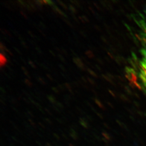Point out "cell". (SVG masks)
<instances>
[{"label":"cell","mask_w":146,"mask_h":146,"mask_svg":"<svg viewBox=\"0 0 146 146\" xmlns=\"http://www.w3.org/2000/svg\"><path fill=\"white\" fill-rule=\"evenodd\" d=\"M40 27H41L43 29H46V27H45V25H44V24H43L42 22H40Z\"/></svg>","instance_id":"39"},{"label":"cell","mask_w":146,"mask_h":146,"mask_svg":"<svg viewBox=\"0 0 146 146\" xmlns=\"http://www.w3.org/2000/svg\"><path fill=\"white\" fill-rule=\"evenodd\" d=\"M28 63H29V64L31 66V67L33 68H36V66H35V64L34 63V62L31 61V60H29L28 61Z\"/></svg>","instance_id":"22"},{"label":"cell","mask_w":146,"mask_h":146,"mask_svg":"<svg viewBox=\"0 0 146 146\" xmlns=\"http://www.w3.org/2000/svg\"><path fill=\"white\" fill-rule=\"evenodd\" d=\"M46 76H47V78H49L50 80H51V81L53 80V78H52V76H51L50 75H49V74H46Z\"/></svg>","instance_id":"37"},{"label":"cell","mask_w":146,"mask_h":146,"mask_svg":"<svg viewBox=\"0 0 146 146\" xmlns=\"http://www.w3.org/2000/svg\"><path fill=\"white\" fill-rule=\"evenodd\" d=\"M71 2L73 3V4L75 5L76 6H77L78 7H79V8L80 7V4L78 3V1H71Z\"/></svg>","instance_id":"24"},{"label":"cell","mask_w":146,"mask_h":146,"mask_svg":"<svg viewBox=\"0 0 146 146\" xmlns=\"http://www.w3.org/2000/svg\"><path fill=\"white\" fill-rule=\"evenodd\" d=\"M44 110H45V111L47 112V113H48L49 115H52V113H51V111L49 110V109H47V108H46L44 109Z\"/></svg>","instance_id":"32"},{"label":"cell","mask_w":146,"mask_h":146,"mask_svg":"<svg viewBox=\"0 0 146 146\" xmlns=\"http://www.w3.org/2000/svg\"><path fill=\"white\" fill-rule=\"evenodd\" d=\"M29 122H30V123H31V127H33L35 128L36 127V124L35 123V122H34L33 120L30 119H29Z\"/></svg>","instance_id":"20"},{"label":"cell","mask_w":146,"mask_h":146,"mask_svg":"<svg viewBox=\"0 0 146 146\" xmlns=\"http://www.w3.org/2000/svg\"><path fill=\"white\" fill-rule=\"evenodd\" d=\"M94 5H95V7H96V8L98 9H100V7L98 6V5H97V4H96V3H94Z\"/></svg>","instance_id":"53"},{"label":"cell","mask_w":146,"mask_h":146,"mask_svg":"<svg viewBox=\"0 0 146 146\" xmlns=\"http://www.w3.org/2000/svg\"><path fill=\"white\" fill-rule=\"evenodd\" d=\"M28 33L30 34V35L32 37H34V36L33 35V33H31V31H28Z\"/></svg>","instance_id":"51"},{"label":"cell","mask_w":146,"mask_h":146,"mask_svg":"<svg viewBox=\"0 0 146 146\" xmlns=\"http://www.w3.org/2000/svg\"><path fill=\"white\" fill-rule=\"evenodd\" d=\"M86 55L87 56V57L90 58H94V54L93 52H92V50H87L85 52Z\"/></svg>","instance_id":"10"},{"label":"cell","mask_w":146,"mask_h":146,"mask_svg":"<svg viewBox=\"0 0 146 146\" xmlns=\"http://www.w3.org/2000/svg\"><path fill=\"white\" fill-rule=\"evenodd\" d=\"M88 120L86 117H82L79 119V123L84 128L86 129H88L90 127V125L88 122Z\"/></svg>","instance_id":"4"},{"label":"cell","mask_w":146,"mask_h":146,"mask_svg":"<svg viewBox=\"0 0 146 146\" xmlns=\"http://www.w3.org/2000/svg\"><path fill=\"white\" fill-rule=\"evenodd\" d=\"M52 90L55 93H57L58 94V93H59V89H58L56 87H52Z\"/></svg>","instance_id":"27"},{"label":"cell","mask_w":146,"mask_h":146,"mask_svg":"<svg viewBox=\"0 0 146 146\" xmlns=\"http://www.w3.org/2000/svg\"><path fill=\"white\" fill-rule=\"evenodd\" d=\"M45 146H52V144H50V143H49V142H47L46 143V145H45Z\"/></svg>","instance_id":"50"},{"label":"cell","mask_w":146,"mask_h":146,"mask_svg":"<svg viewBox=\"0 0 146 146\" xmlns=\"http://www.w3.org/2000/svg\"><path fill=\"white\" fill-rule=\"evenodd\" d=\"M54 106H56L60 110H63L64 108V106H63V104H61L60 102H58V101H57V102L56 103V104H55Z\"/></svg>","instance_id":"14"},{"label":"cell","mask_w":146,"mask_h":146,"mask_svg":"<svg viewBox=\"0 0 146 146\" xmlns=\"http://www.w3.org/2000/svg\"><path fill=\"white\" fill-rule=\"evenodd\" d=\"M69 8L70 11L73 13V14H76L77 13V11L76 9L75 8V7H74V6L72 5H69Z\"/></svg>","instance_id":"13"},{"label":"cell","mask_w":146,"mask_h":146,"mask_svg":"<svg viewBox=\"0 0 146 146\" xmlns=\"http://www.w3.org/2000/svg\"><path fill=\"white\" fill-rule=\"evenodd\" d=\"M36 142L37 143V144H38L40 146H42V143L40 142V141H36Z\"/></svg>","instance_id":"48"},{"label":"cell","mask_w":146,"mask_h":146,"mask_svg":"<svg viewBox=\"0 0 146 146\" xmlns=\"http://www.w3.org/2000/svg\"><path fill=\"white\" fill-rule=\"evenodd\" d=\"M95 67H96V68L97 69H98L99 70H101V68H100L99 65L96 64V65H95Z\"/></svg>","instance_id":"47"},{"label":"cell","mask_w":146,"mask_h":146,"mask_svg":"<svg viewBox=\"0 0 146 146\" xmlns=\"http://www.w3.org/2000/svg\"><path fill=\"white\" fill-rule=\"evenodd\" d=\"M139 26L141 37L146 42V10L143 12L139 22Z\"/></svg>","instance_id":"2"},{"label":"cell","mask_w":146,"mask_h":146,"mask_svg":"<svg viewBox=\"0 0 146 146\" xmlns=\"http://www.w3.org/2000/svg\"><path fill=\"white\" fill-rule=\"evenodd\" d=\"M7 59L5 57V55L1 53L0 54V66L1 67H3L5 66L6 63H7Z\"/></svg>","instance_id":"5"},{"label":"cell","mask_w":146,"mask_h":146,"mask_svg":"<svg viewBox=\"0 0 146 146\" xmlns=\"http://www.w3.org/2000/svg\"><path fill=\"white\" fill-rule=\"evenodd\" d=\"M21 14L25 18H27V16L26 14H25L23 11H21Z\"/></svg>","instance_id":"44"},{"label":"cell","mask_w":146,"mask_h":146,"mask_svg":"<svg viewBox=\"0 0 146 146\" xmlns=\"http://www.w3.org/2000/svg\"><path fill=\"white\" fill-rule=\"evenodd\" d=\"M53 136H54V137L56 139H57L58 141L60 140V136L58 135L57 134L54 133V134H53Z\"/></svg>","instance_id":"26"},{"label":"cell","mask_w":146,"mask_h":146,"mask_svg":"<svg viewBox=\"0 0 146 146\" xmlns=\"http://www.w3.org/2000/svg\"><path fill=\"white\" fill-rule=\"evenodd\" d=\"M37 135L38 136H40L41 137H43V136L42 135H41L40 133H37Z\"/></svg>","instance_id":"54"},{"label":"cell","mask_w":146,"mask_h":146,"mask_svg":"<svg viewBox=\"0 0 146 146\" xmlns=\"http://www.w3.org/2000/svg\"><path fill=\"white\" fill-rule=\"evenodd\" d=\"M38 129H39L40 131H41V132H42L43 133H44V131H43V128H41L40 127H38Z\"/></svg>","instance_id":"52"},{"label":"cell","mask_w":146,"mask_h":146,"mask_svg":"<svg viewBox=\"0 0 146 146\" xmlns=\"http://www.w3.org/2000/svg\"><path fill=\"white\" fill-rule=\"evenodd\" d=\"M21 69H22V71L23 72V73L26 75L27 76L30 78V76H29V73H28V70H27L24 67H22Z\"/></svg>","instance_id":"17"},{"label":"cell","mask_w":146,"mask_h":146,"mask_svg":"<svg viewBox=\"0 0 146 146\" xmlns=\"http://www.w3.org/2000/svg\"><path fill=\"white\" fill-rule=\"evenodd\" d=\"M58 57L60 59V60H61L62 62H63V63H66V60H65L64 58L63 57L62 55L58 54Z\"/></svg>","instance_id":"23"},{"label":"cell","mask_w":146,"mask_h":146,"mask_svg":"<svg viewBox=\"0 0 146 146\" xmlns=\"http://www.w3.org/2000/svg\"><path fill=\"white\" fill-rule=\"evenodd\" d=\"M57 2H58V3L60 5H61L64 9H66V10L67 9V5H66L63 2L61 1H58H58H57Z\"/></svg>","instance_id":"16"},{"label":"cell","mask_w":146,"mask_h":146,"mask_svg":"<svg viewBox=\"0 0 146 146\" xmlns=\"http://www.w3.org/2000/svg\"><path fill=\"white\" fill-rule=\"evenodd\" d=\"M79 19L82 21V22L85 23V22H88L89 20L88 19V18L85 16H80L79 17Z\"/></svg>","instance_id":"12"},{"label":"cell","mask_w":146,"mask_h":146,"mask_svg":"<svg viewBox=\"0 0 146 146\" xmlns=\"http://www.w3.org/2000/svg\"><path fill=\"white\" fill-rule=\"evenodd\" d=\"M43 120H44V121H45L46 123H47L48 125H52V122L50 120H49V119H48V118H44Z\"/></svg>","instance_id":"21"},{"label":"cell","mask_w":146,"mask_h":146,"mask_svg":"<svg viewBox=\"0 0 146 146\" xmlns=\"http://www.w3.org/2000/svg\"><path fill=\"white\" fill-rule=\"evenodd\" d=\"M94 27H95V28L97 31H100V28L99 26H97V25H94Z\"/></svg>","instance_id":"43"},{"label":"cell","mask_w":146,"mask_h":146,"mask_svg":"<svg viewBox=\"0 0 146 146\" xmlns=\"http://www.w3.org/2000/svg\"><path fill=\"white\" fill-rule=\"evenodd\" d=\"M96 61H97V62H99V63L100 64H104V62H102V61L100 58H96Z\"/></svg>","instance_id":"31"},{"label":"cell","mask_w":146,"mask_h":146,"mask_svg":"<svg viewBox=\"0 0 146 146\" xmlns=\"http://www.w3.org/2000/svg\"><path fill=\"white\" fill-rule=\"evenodd\" d=\"M36 50L37 52H38V53L42 54V50H41V49H40V48H38V47H36Z\"/></svg>","instance_id":"38"},{"label":"cell","mask_w":146,"mask_h":146,"mask_svg":"<svg viewBox=\"0 0 146 146\" xmlns=\"http://www.w3.org/2000/svg\"><path fill=\"white\" fill-rule=\"evenodd\" d=\"M23 99H24V100H25V101H26V102L27 104H29V101L27 100V99H25V98H24Z\"/></svg>","instance_id":"55"},{"label":"cell","mask_w":146,"mask_h":146,"mask_svg":"<svg viewBox=\"0 0 146 146\" xmlns=\"http://www.w3.org/2000/svg\"><path fill=\"white\" fill-rule=\"evenodd\" d=\"M11 138H12V139H13V140H14L15 142H19L18 139H17V138H16L15 137H14V136H12V137H11Z\"/></svg>","instance_id":"46"},{"label":"cell","mask_w":146,"mask_h":146,"mask_svg":"<svg viewBox=\"0 0 146 146\" xmlns=\"http://www.w3.org/2000/svg\"><path fill=\"white\" fill-rule=\"evenodd\" d=\"M47 98H48V100L50 102V103L53 105H55L56 104V103L57 102L55 97H54L52 95H48Z\"/></svg>","instance_id":"7"},{"label":"cell","mask_w":146,"mask_h":146,"mask_svg":"<svg viewBox=\"0 0 146 146\" xmlns=\"http://www.w3.org/2000/svg\"><path fill=\"white\" fill-rule=\"evenodd\" d=\"M96 114H97V115H98V116L99 117H100L101 119H103V116L102 115V114H101V113H98H98H96Z\"/></svg>","instance_id":"42"},{"label":"cell","mask_w":146,"mask_h":146,"mask_svg":"<svg viewBox=\"0 0 146 146\" xmlns=\"http://www.w3.org/2000/svg\"><path fill=\"white\" fill-rule=\"evenodd\" d=\"M37 80H38V81L40 83V84H46V81H44V80L43 79V78H42L41 77H37Z\"/></svg>","instance_id":"15"},{"label":"cell","mask_w":146,"mask_h":146,"mask_svg":"<svg viewBox=\"0 0 146 146\" xmlns=\"http://www.w3.org/2000/svg\"><path fill=\"white\" fill-rule=\"evenodd\" d=\"M15 50L17 52H18L19 54H21V52H20V51L18 49H17L16 48H15Z\"/></svg>","instance_id":"49"},{"label":"cell","mask_w":146,"mask_h":146,"mask_svg":"<svg viewBox=\"0 0 146 146\" xmlns=\"http://www.w3.org/2000/svg\"><path fill=\"white\" fill-rule=\"evenodd\" d=\"M87 71L92 76H93L94 78H98V75H96V74L94 72L93 70H92L91 69L87 68Z\"/></svg>","instance_id":"11"},{"label":"cell","mask_w":146,"mask_h":146,"mask_svg":"<svg viewBox=\"0 0 146 146\" xmlns=\"http://www.w3.org/2000/svg\"><path fill=\"white\" fill-rule=\"evenodd\" d=\"M25 83L26 84V85H27L29 87H32V86H33L32 83L28 79H27V78H25Z\"/></svg>","instance_id":"18"},{"label":"cell","mask_w":146,"mask_h":146,"mask_svg":"<svg viewBox=\"0 0 146 146\" xmlns=\"http://www.w3.org/2000/svg\"><path fill=\"white\" fill-rule=\"evenodd\" d=\"M49 52H50V53L52 54L53 56H55V54H54L52 52V51H51V50H49Z\"/></svg>","instance_id":"56"},{"label":"cell","mask_w":146,"mask_h":146,"mask_svg":"<svg viewBox=\"0 0 146 146\" xmlns=\"http://www.w3.org/2000/svg\"><path fill=\"white\" fill-rule=\"evenodd\" d=\"M94 100L95 102L96 103V104H97L100 108L103 109V110L104 109V106H103V104H102V103L100 102L99 100L97 99V98H95V99H94Z\"/></svg>","instance_id":"8"},{"label":"cell","mask_w":146,"mask_h":146,"mask_svg":"<svg viewBox=\"0 0 146 146\" xmlns=\"http://www.w3.org/2000/svg\"><path fill=\"white\" fill-rule=\"evenodd\" d=\"M56 120H57L58 122H59L60 123H61V124H63V123H64V121H63V120H62V119H58V118H56Z\"/></svg>","instance_id":"33"},{"label":"cell","mask_w":146,"mask_h":146,"mask_svg":"<svg viewBox=\"0 0 146 146\" xmlns=\"http://www.w3.org/2000/svg\"><path fill=\"white\" fill-rule=\"evenodd\" d=\"M38 125H40V127H41L43 129H44V128H45V126L43 125V124H42L41 122H38Z\"/></svg>","instance_id":"45"},{"label":"cell","mask_w":146,"mask_h":146,"mask_svg":"<svg viewBox=\"0 0 146 146\" xmlns=\"http://www.w3.org/2000/svg\"><path fill=\"white\" fill-rule=\"evenodd\" d=\"M10 146H15V145H14V143H11V145H10Z\"/></svg>","instance_id":"58"},{"label":"cell","mask_w":146,"mask_h":146,"mask_svg":"<svg viewBox=\"0 0 146 146\" xmlns=\"http://www.w3.org/2000/svg\"><path fill=\"white\" fill-rule=\"evenodd\" d=\"M58 88L60 89V90H61V91H63V90H64V89H65V87H64V86H62V85H58Z\"/></svg>","instance_id":"25"},{"label":"cell","mask_w":146,"mask_h":146,"mask_svg":"<svg viewBox=\"0 0 146 146\" xmlns=\"http://www.w3.org/2000/svg\"><path fill=\"white\" fill-rule=\"evenodd\" d=\"M87 80H88V81L90 84L92 85H95V82L94 81V80H93L92 78H90L89 77H87Z\"/></svg>","instance_id":"19"},{"label":"cell","mask_w":146,"mask_h":146,"mask_svg":"<svg viewBox=\"0 0 146 146\" xmlns=\"http://www.w3.org/2000/svg\"><path fill=\"white\" fill-rule=\"evenodd\" d=\"M80 33H81V35H82L84 37H87V35L86 34V33L84 31H80Z\"/></svg>","instance_id":"40"},{"label":"cell","mask_w":146,"mask_h":146,"mask_svg":"<svg viewBox=\"0 0 146 146\" xmlns=\"http://www.w3.org/2000/svg\"><path fill=\"white\" fill-rule=\"evenodd\" d=\"M52 8L53 9V10L54 11H55L56 13H58V14H60V15L64 17H66V18H67V17H68L67 15L65 13H64L62 11H61L60 9H59L56 5H54V7H52Z\"/></svg>","instance_id":"6"},{"label":"cell","mask_w":146,"mask_h":146,"mask_svg":"<svg viewBox=\"0 0 146 146\" xmlns=\"http://www.w3.org/2000/svg\"><path fill=\"white\" fill-rule=\"evenodd\" d=\"M87 119L89 120V121H91V122H93V118L91 116H90V115H87Z\"/></svg>","instance_id":"28"},{"label":"cell","mask_w":146,"mask_h":146,"mask_svg":"<svg viewBox=\"0 0 146 146\" xmlns=\"http://www.w3.org/2000/svg\"><path fill=\"white\" fill-rule=\"evenodd\" d=\"M69 146H75L74 145H73L72 143H69Z\"/></svg>","instance_id":"57"},{"label":"cell","mask_w":146,"mask_h":146,"mask_svg":"<svg viewBox=\"0 0 146 146\" xmlns=\"http://www.w3.org/2000/svg\"><path fill=\"white\" fill-rule=\"evenodd\" d=\"M73 61L78 66V68L82 70H85L86 69V66H84V63L82 62V60L78 58H73Z\"/></svg>","instance_id":"3"},{"label":"cell","mask_w":146,"mask_h":146,"mask_svg":"<svg viewBox=\"0 0 146 146\" xmlns=\"http://www.w3.org/2000/svg\"><path fill=\"white\" fill-rule=\"evenodd\" d=\"M21 44H22V46L23 47H24V48H28V46H27L26 43L24 42L23 41H22L21 42Z\"/></svg>","instance_id":"30"},{"label":"cell","mask_w":146,"mask_h":146,"mask_svg":"<svg viewBox=\"0 0 146 146\" xmlns=\"http://www.w3.org/2000/svg\"><path fill=\"white\" fill-rule=\"evenodd\" d=\"M62 135L64 139H65L67 140H68V137L66 136V134H64V133H63V134H62Z\"/></svg>","instance_id":"41"},{"label":"cell","mask_w":146,"mask_h":146,"mask_svg":"<svg viewBox=\"0 0 146 146\" xmlns=\"http://www.w3.org/2000/svg\"><path fill=\"white\" fill-rule=\"evenodd\" d=\"M59 67H60V68H61V69L62 70H63V72H64L66 70V69H65V68H64V67L63 66V65H62V64H59Z\"/></svg>","instance_id":"35"},{"label":"cell","mask_w":146,"mask_h":146,"mask_svg":"<svg viewBox=\"0 0 146 146\" xmlns=\"http://www.w3.org/2000/svg\"><path fill=\"white\" fill-rule=\"evenodd\" d=\"M132 75L139 88L146 94V46L142 49L136 59Z\"/></svg>","instance_id":"1"},{"label":"cell","mask_w":146,"mask_h":146,"mask_svg":"<svg viewBox=\"0 0 146 146\" xmlns=\"http://www.w3.org/2000/svg\"><path fill=\"white\" fill-rule=\"evenodd\" d=\"M64 87H66V88L68 90H69V92L71 93L72 94H74V92H73V90H72V86H71V85L70 84H68V83H65V84H64Z\"/></svg>","instance_id":"9"},{"label":"cell","mask_w":146,"mask_h":146,"mask_svg":"<svg viewBox=\"0 0 146 146\" xmlns=\"http://www.w3.org/2000/svg\"><path fill=\"white\" fill-rule=\"evenodd\" d=\"M64 21L68 25V26H69L70 27H72V23L70 22H69V21H68L67 20H66V19H64Z\"/></svg>","instance_id":"29"},{"label":"cell","mask_w":146,"mask_h":146,"mask_svg":"<svg viewBox=\"0 0 146 146\" xmlns=\"http://www.w3.org/2000/svg\"><path fill=\"white\" fill-rule=\"evenodd\" d=\"M81 78H82V82H83L85 83V84H86V83L87 82V81H88L87 78H85L84 77H82Z\"/></svg>","instance_id":"34"},{"label":"cell","mask_w":146,"mask_h":146,"mask_svg":"<svg viewBox=\"0 0 146 146\" xmlns=\"http://www.w3.org/2000/svg\"><path fill=\"white\" fill-rule=\"evenodd\" d=\"M61 52L63 53L64 55H67V51L66 50H64L63 48H61Z\"/></svg>","instance_id":"36"}]
</instances>
